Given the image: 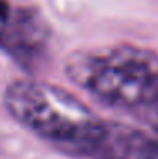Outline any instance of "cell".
Listing matches in <instances>:
<instances>
[{"instance_id": "obj_1", "label": "cell", "mask_w": 158, "mask_h": 159, "mask_svg": "<svg viewBox=\"0 0 158 159\" xmlns=\"http://www.w3.org/2000/svg\"><path fill=\"white\" fill-rule=\"evenodd\" d=\"M66 73L100 103L133 113L158 130V56L153 52L134 46L77 52Z\"/></svg>"}, {"instance_id": "obj_2", "label": "cell", "mask_w": 158, "mask_h": 159, "mask_svg": "<svg viewBox=\"0 0 158 159\" xmlns=\"http://www.w3.org/2000/svg\"><path fill=\"white\" fill-rule=\"evenodd\" d=\"M3 105L14 120L51 146L77 156L99 154L107 124L66 90L17 80L7 86Z\"/></svg>"}, {"instance_id": "obj_3", "label": "cell", "mask_w": 158, "mask_h": 159, "mask_svg": "<svg viewBox=\"0 0 158 159\" xmlns=\"http://www.w3.org/2000/svg\"><path fill=\"white\" fill-rule=\"evenodd\" d=\"M48 41V22L34 9H14L5 19H0V51L26 70H31L41 59Z\"/></svg>"}]
</instances>
